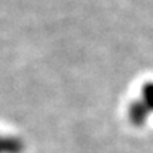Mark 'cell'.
I'll list each match as a JSON object with an SVG mask.
<instances>
[{"label": "cell", "instance_id": "obj_1", "mask_svg": "<svg viewBox=\"0 0 153 153\" xmlns=\"http://www.w3.org/2000/svg\"><path fill=\"white\" fill-rule=\"evenodd\" d=\"M128 119L133 126H145L153 118V81H146L139 88L136 98L128 106Z\"/></svg>", "mask_w": 153, "mask_h": 153}, {"label": "cell", "instance_id": "obj_2", "mask_svg": "<svg viewBox=\"0 0 153 153\" xmlns=\"http://www.w3.org/2000/svg\"><path fill=\"white\" fill-rule=\"evenodd\" d=\"M24 142L14 135L0 133V153H23Z\"/></svg>", "mask_w": 153, "mask_h": 153}]
</instances>
